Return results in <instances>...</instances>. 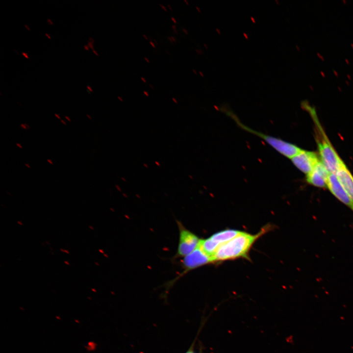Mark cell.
<instances>
[{
    "mask_svg": "<svg viewBox=\"0 0 353 353\" xmlns=\"http://www.w3.org/2000/svg\"><path fill=\"white\" fill-rule=\"evenodd\" d=\"M223 110H224L223 111L225 113L231 118L241 128L261 138L283 156L291 159L302 150L297 146L280 138L267 135L250 128L243 124L238 117L231 111L225 109Z\"/></svg>",
    "mask_w": 353,
    "mask_h": 353,
    "instance_id": "obj_3",
    "label": "cell"
},
{
    "mask_svg": "<svg viewBox=\"0 0 353 353\" xmlns=\"http://www.w3.org/2000/svg\"><path fill=\"white\" fill-rule=\"evenodd\" d=\"M143 165L146 168H148V166L146 164L144 163Z\"/></svg>",
    "mask_w": 353,
    "mask_h": 353,
    "instance_id": "obj_32",
    "label": "cell"
},
{
    "mask_svg": "<svg viewBox=\"0 0 353 353\" xmlns=\"http://www.w3.org/2000/svg\"><path fill=\"white\" fill-rule=\"evenodd\" d=\"M159 6L161 7V8L162 9H163L165 12H167V9L166 7L164 5H163L160 4V3H159Z\"/></svg>",
    "mask_w": 353,
    "mask_h": 353,
    "instance_id": "obj_13",
    "label": "cell"
},
{
    "mask_svg": "<svg viewBox=\"0 0 353 353\" xmlns=\"http://www.w3.org/2000/svg\"><path fill=\"white\" fill-rule=\"evenodd\" d=\"M87 89L90 90L91 92H93V90L91 87L90 88L89 86H87Z\"/></svg>",
    "mask_w": 353,
    "mask_h": 353,
    "instance_id": "obj_30",
    "label": "cell"
},
{
    "mask_svg": "<svg viewBox=\"0 0 353 353\" xmlns=\"http://www.w3.org/2000/svg\"><path fill=\"white\" fill-rule=\"evenodd\" d=\"M168 38L169 39V40L170 41V42H171L172 43H173V41H172V39H171V37H170V36L168 37Z\"/></svg>",
    "mask_w": 353,
    "mask_h": 353,
    "instance_id": "obj_29",
    "label": "cell"
},
{
    "mask_svg": "<svg viewBox=\"0 0 353 353\" xmlns=\"http://www.w3.org/2000/svg\"><path fill=\"white\" fill-rule=\"evenodd\" d=\"M335 175L353 204V176L344 163L338 169Z\"/></svg>",
    "mask_w": 353,
    "mask_h": 353,
    "instance_id": "obj_9",
    "label": "cell"
},
{
    "mask_svg": "<svg viewBox=\"0 0 353 353\" xmlns=\"http://www.w3.org/2000/svg\"><path fill=\"white\" fill-rule=\"evenodd\" d=\"M327 186L330 192L341 202L353 211V204L335 174H329Z\"/></svg>",
    "mask_w": 353,
    "mask_h": 353,
    "instance_id": "obj_7",
    "label": "cell"
},
{
    "mask_svg": "<svg viewBox=\"0 0 353 353\" xmlns=\"http://www.w3.org/2000/svg\"><path fill=\"white\" fill-rule=\"evenodd\" d=\"M329 174L326 166L320 160L313 170L306 175V181L309 184L318 187H327V181Z\"/></svg>",
    "mask_w": 353,
    "mask_h": 353,
    "instance_id": "obj_8",
    "label": "cell"
},
{
    "mask_svg": "<svg viewBox=\"0 0 353 353\" xmlns=\"http://www.w3.org/2000/svg\"><path fill=\"white\" fill-rule=\"evenodd\" d=\"M143 37H144L146 40H148V38L147 37V36L145 34H143Z\"/></svg>",
    "mask_w": 353,
    "mask_h": 353,
    "instance_id": "obj_28",
    "label": "cell"
},
{
    "mask_svg": "<svg viewBox=\"0 0 353 353\" xmlns=\"http://www.w3.org/2000/svg\"><path fill=\"white\" fill-rule=\"evenodd\" d=\"M144 59H145V60L147 63H150V61L149 59H148L147 57H144Z\"/></svg>",
    "mask_w": 353,
    "mask_h": 353,
    "instance_id": "obj_22",
    "label": "cell"
},
{
    "mask_svg": "<svg viewBox=\"0 0 353 353\" xmlns=\"http://www.w3.org/2000/svg\"><path fill=\"white\" fill-rule=\"evenodd\" d=\"M178 232V242L175 258H182L194 251L199 246L201 239L182 223L176 221Z\"/></svg>",
    "mask_w": 353,
    "mask_h": 353,
    "instance_id": "obj_4",
    "label": "cell"
},
{
    "mask_svg": "<svg viewBox=\"0 0 353 353\" xmlns=\"http://www.w3.org/2000/svg\"><path fill=\"white\" fill-rule=\"evenodd\" d=\"M241 232L242 231L228 229L217 232L211 236L210 238L221 245L231 240Z\"/></svg>",
    "mask_w": 353,
    "mask_h": 353,
    "instance_id": "obj_10",
    "label": "cell"
},
{
    "mask_svg": "<svg viewBox=\"0 0 353 353\" xmlns=\"http://www.w3.org/2000/svg\"><path fill=\"white\" fill-rule=\"evenodd\" d=\"M46 35L47 37H48L49 39H50V36H49V34L46 33Z\"/></svg>",
    "mask_w": 353,
    "mask_h": 353,
    "instance_id": "obj_37",
    "label": "cell"
},
{
    "mask_svg": "<svg viewBox=\"0 0 353 353\" xmlns=\"http://www.w3.org/2000/svg\"><path fill=\"white\" fill-rule=\"evenodd\" d=\"M121 178H122V179H123V181H126V179H125V178H123V177H122Z\"/></svg>",
    "mask_w": 353,
    "mask_h": 353,
    "instance_id": "obj_38",
    "label": "cell"
},
{
    "mask_svg": "<svg viewBox=\"0 0 353 353\" xmlns=\"http://www.w3.org/2000/svg\"><path fill=\"white\" fill-rule=\"evenodd\" d=\"M172 100L173 101H174L175 103H177V100H176L175 98H172Z\"/></svg>",
    "mask_w": 353,
    "mask_h": 353,
    "instance_id": "obj_24",
    "label": "cell"
},
{
    "mask_svg": "<svg viewBox=\"0 0 353 353\" xmlns=\"http://www.w3.org/2000/svg\"><path fill=\"white\" fill-rule=\"evenodd\" d=\"M209 263H213L211 258L205 254L198 246L192 252L181 258V265L182 271L170 283L171 285H173L177 279L189 272Z\"/></svg>",
    "mask_w": 353,
    "mask_h": 353,
    "instance_id": "obj_5",
    "label": "cell"
},
{
    "mask_svg": "<svg viewBox=\"0 0 353 353\" xmlns=\"http://www.w3.org/2000/svg\"><path fill=\"white\" fill-rule=\"evenodd\" d=\"M143 93H144V94L146 96H147V97H149V92H148V91H143Z\"/></svg>",
    "mask_w": 353,
    "mask_h": 353,
    "instance_id": "obj_17",
    "label": "cell"
},
{
    "mask_svg": "<svg viewBox=\"0 0 353 353\" xmlns=\"http://www.w3.org/2000/svg\"><path fill=\"white\" fill-rule=\"evenodd\" d=\"M184 1L186 3V4H187V5L189 4V3L188 2V1L186 0H184Z\"/></svg>",
    "mask_w": 353,
    "mask_h": 353,
    "instance_id": "obj_36",
    "label": "cell"
},
{
    "mask_svg": "<svg viewBox=\"0 0 353 353\" xmlns=\"http://www.w3.org/2000/svg\"><path fill=\"white\" fill-rule=\"evenodd\" d=\"M172 29H173L174 30H176V25L175 24L173 25H172Z\"/></svg>",
    "mask_w": 353,
    "mask_h": 353,
    "instance_id": "obj_19",
    "label": "cell"
},
{
    "mask_svg": "<svg viewBox=\"0 0 353 353\" xmlns=\"http://www.w3.org/2000/svg\"><path fill=\"white\" fill-rule=\"evenodd\" d=\"M182 31L185 34H188V31L184 27L182 28Z\"/></svg>",
    "mask_w": 353,
    "mask_h": 353,
    "instance_id": "obj_16",
    "label": "cell"
},
{
    "mask_svg": "<svg viewBox=\"0 0 353 353\" xmlns=\"http://www.w3.org/2000/svg\"><path fill=\"white\" fill-rule=\"evenodd\" d=\"M17 223L21 225H23V224L20 221H18Z\"/></svg>",
    "mask_w": 353,
    "mask_h": 353,
    "instance_id": "obj_33",
    "label": "cell"
},
{
    "mask_svg": "<svg viewBox=\"0 0 353 353\" xmlns=\"http://www.w3.org/2000/svg\"><path fill=\"white\" fill-rule=\"evenodd\" d=\"M220 246V244L215 242L209 237L205 239H201L199 247L205 254L210 257L212 260L213 256Z\"/></svg>",
    "mask_w": 353,
    "mask_h": 353,
    "instance_id": "obj_11",
    "label": "cell"
},
{
    "mask_svg": "<svg viewBox=\"0 0 353 353\" xmlns=\"http://www.w3.org/2000/svg\"><path fill=\"white\" fill-rule=\"evenodd\" d=\"M167 6L171 10H173V9L170 4H167Z\"/></svg>",
    "mask_w": 353,
    "mask_h": 353,
    "instance_id": "obj_27",
    "label": "cell"
},
{
    "mask_svg": "<svg viewBox=\"0 0 353 353\" xmlns=\"http://www.w3.org/2000/svg\"><path fill=\"white\" fill-rule=\"evenodd\" d=\"M166 52H167L169 54H170V53L168 52V50H166Z\"/></svg>",
    "mask_w": 353,
    "mask_h": 353,
    "instance_id": "obj_41",
    "label": "cell"
},
{
    "mask_svg": "<svg viewBox=\"0 0 353 353\" xmlns=\"http://www.w3.org/2000/svg\"><path fill=\"white\" fill-rule=\"evenodd\" d=\"M171 20L175 24H176L177 23L176 20L174 17H172Z\"/></svg>",
    "mask_w": 353,
    "mask_h": 353,
    "instance_id": "obj_14",
    "label": "cell"
},
{
    "mask_svg": "<svg viewBox=\"0 0 353 353\" xmlns=\"http://www.w3.org/2000/svg\"><path fill=\"white\" fill-rule=\"evenodd\" d=\"M60 251H61L63 252H66V253H68V254L69 253V252H68L67 250H64L62 249H60Z\"/></svg>",
    "mask_w": 353,
    "mask_h": 353,
    "instance_id": "obj_21",
    "label": "cell"
},
{
    "mask_svg": "<svg viewBox=\"0 0 353 353\" xmlns=\"http://www.w3.org/2000/svg\"><path fill=\"white\" fill-rule=\"evenodd\" d=\"M149 86H150V87H151V89H154L153 86L151 84H149Z\"/></svg>",
    "mask_w": 353,
    "mask_h": 353,
    "instance_id": "obj_31",
    "label": "cell"
},
{
    "mask_svg": "<svg viewBox=\"0 0 353 353\" xmlns=\"http://www.w3.org/2000/svg\"><path fill=\"white\" fill-rule=\"evenodd\" d=\"M271 228V226H267L256 234L242 231L231 240L219 246L212 257L213 262L240 257L247 258L249 251L255 241Z\"/></svg>",
    "mask_w": 353,
    "mask_h": 353,
    "instance_id": "obj_1",
    "label": "cell"
},
{
    "mask_svg": "<svg viewBox=\"0 0 353 353\" xmlns=\"http://www.w3.org/2000/svg\"><path fill=\"white\" fill-rule=\"evenodd\" d=\"M290 159L299 170L306 175L313 170L320 161L317 153L303 149Z\"/></svg>",
    "mask_w": 353,
    "mask_h": 353,
    "instance_id": "obj_6",
    "label": "cell"
},
{
    "mask_svg": "<svg viewBox=\"0 0 353 353\" xmlns=\"http://www.w3.org/2000/svg\"><path fill=\"white\" fill-rule=\"evenodd\" d=\"M117 98L121 101H122V102L123 101V100L121 97L118 96Z\"/></svg>",
    "mask_w": 353,
    "mask_h": 353,
    "instance_id": "obj_25",
    "label": "cell"
},
{
    "mask_svg": "<svg viewBox=\"0 0 353 353\" xmlns=\"http://www.w3.org/2000/svg\"><path fill=\"white\" fill-rule=\"evenodd\" d=\"M171 38L172 39V40L173 42H176V40L174 36H170Z\"/></svg>",
    "mask_w": 353,
    "mask_h": 353,
    "instance_id": "obj_18",
    "label": "cell"
},
{
    "mask_svg": "<svg viewBox=\"0 0 353 353\" xmlns=\"http://www.w3.org/2000/svg\"><path fill=\"white\" fill-rule=\"evenodd\" d=\"M155 163L157 166H160V164L158 161H155Z\"/></svg>",
    "mask_w": 353,
    "mask_h": 353,
    "instance_id": "obj_26",
    "label": "cell"
},
{
    "mask_svg": "<svg viewBox=\"0 0 353 353\" xmlns=\"http://www.w3.org/2000/svg\"><path fill=\"white\" fill-rule=\"evenodd\" d=\"M195 340L194 341L191 346L189 347L188 350L185 353H196L194 350ZM199 353H202V350L201 349L200 352Z\"/></svg>",
    "mask_w": 353,
    "mask_h": 353,
    "instance_id": "obj_12",
    "label": "cell"
},
{
    "mask_svg": "<svg viewBox=\"0 0 353 353\" xmlns=\"http://www.w3.org/2000/svg\"><path fill=\"white\" fill-rule=\"evenodd\" d=\"M64 263H65V264H67V265H69V264H70V263H69L68 261H64Z\"/></svg>",
    "mask_w": 353,
    "mask_h": 353,
    "instance_id": "obj_34",
    "label": "cell"
},
{
    "mask_svg": "<svg viewBox=\"0 0 353 353\" xmlns=\"http://www.w3.org/2000/svg\"><path fill=\"white\" fill-rule=\"evenodd\" d=\"M140 78H141V80H142L143 82H144V83H146V82H147V81H146L145 78H144V77H141Z\"/></svg>",
    "mask_w": 353,
    "mask_h": 353,
    "instance_id": "obj_20",
    "label": "cell"
},
{
    "mask_svg": "<svg viewBox=\"0 0 353 353\" xmlns=\"http://www.w3.org/2000/svg\"><path fill=\"white\" fill-rule=\"evenodd\" d=\"M89 227L91 228L92 229H94V228H93L91 226H89Z\"/></svg>",
    "mask_w": 353,
    "mask_h": 353,
    "instance_id": "obj_40",
    "label": "cell"
},
{
    "mask_svg": "<svg viewBox=\"0 0 353 353\" xmlns=\"http://www.w3.org/2000/svg\"><path fill=\"white\" fill-rule=\"evenodd\" d=\"M310 110L317 127V142L321 160L329 173L335 174L344 162L328 138L315 116V111Z\"/></svg>",
    "mask_w": 353,
    "mask_h": 353,
    "instance_id": "obj_2",
    "label": "cell"
},
{
    "mask_svg": "<svg viewBox=\"0 0 353 353\" xmlns=\"http://www.w3.org/2000/svg\"><path fill=\"white\" fill-rule=\"evenodd\" d=\"M93 52L95 53L96 55H99L95 51V50H93Z\"/></svg>",
    "mask_w": 353,
    "mask_h": 353,
    "instance_id": "obj_35",
    "label": "cell"
},
{
    "mask_svg": "<svg viewBox=\"0 0 353 353\" xmlns=\"http://www.w3.org/2000/svg\"><path fill=\"white\" fill-rule=\"evenodd\" d=\"M150 44L153 48H155V45L153 42H152L151 41H150Z\"/></svg>",
    "mask_w": 353,
    "mask_h": 353,
    "instance_id": "obj_15",
    "label": "cell"
},
{
    "mask_svg": "<svg viewBox=\"0 0 353 353\" xmlns=\"http://www.w3.org/2000/svg\"><path fill=\"white\" fill-rule=\"evenodd\" d=\"M23 55L25 56L26 58H28V55L25 52H22Z\"/></svg>",
    "mask_w": 353,
    "mask_h": 353,
    "instance_id": "obj_23",
    "label": "cell"
},
{
    "mask_svg": "<svg viewBox=\"0 0 353 353\" xmlns=\"http://www.w3.org/2000/svg\"><path fill=\"white\" fill-rule=\"evenodd\" d=\"M174 31L176 34L178 33L176 30H174Z\"/></svg>",
    "mask_w": 353,
    "mask_h": 353,
    "instance_id": "obj_39",
    "label": "cell"
}]
</instances>
